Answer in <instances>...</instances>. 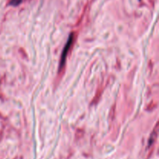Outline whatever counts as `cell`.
I'll use <instances>...</instances> for the list:
<instances>
[{
  "label": "cell",
  "instance_id": "6da1fadb",
  "mask_svg": "<svg viewBox=\"0 0 159 159\" xmlns=\"http://www.w3.org/2000/svg\"><path fill=\"white\" fill-rule=\"evenodd\" d=\"M72 42H73V34H71L69 36V38H68V42L66 43L65 46L64 48V50L62 52V55H61V64H60V67L61 69L63 67L64 64H65V59H66V56H67V54H68V52L69 50L70 47L72 45Z\"/></svg>",
  "mask_w": 159,
  "mask_h": 159
},
{
  "label": "cell",
  "instance_id": "7a4b0ae2",
  "mask_svg": "<svg viewBox=\"0 0 159 159\" xmlns=\"http://www.w3.org/2000/svg\"><path fill=\"white\" fill-rule=\"evenodd\" d=\"M20 3V2H17V0H13L11 2V4L13 5V6H16Z\"/></svg>",
  "mask_w": 159,
  "mask_h": 159
}]
</instances>
